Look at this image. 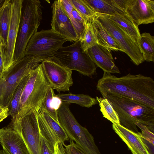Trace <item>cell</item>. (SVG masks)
Segmentation results:
<instances>
[{
  "label": "cell",
  "instance_id": "20",
  "mask_svg": "<svg viewBox=\"0 0 154 154\" xmlns=\"http://www.w3.org/2000/svg\"><path fill=\"white\" fill-rule=\"evenodd\" d=\"M60 1L70 20L79 40H81L85 30L86 21L74 8L70 0H60Z\"/></svg>",
  "mask_w": 154,
  "mask_h": 154
},
{
  "label": "cell",
  "instance_id": "37",
  "mask_svg": "<svg viewBox=\"0 0 154 154\" xmlns=\"http://www.w3.org/2000/svg\"><path fill=\"white\" fill-rule=\"evenodd\" d=\"M8 108L3 107L0 106V116H8Z\"/></svg>",
  "mask_w": 154,
  "mask_h": 154
},
{
  "label": "cell",
  "instance_id": "18",
  "mask_svg": "<svg viewBox=\"0 0 154 154\" xmlns=\"http://www.w3.org/2000/svg\"><path fill=\"white\" fill-rule=\"evenodd\" d=\"M103 15L117 24L138 45L140 34L138 26L127 14Z\"/></svg>",
  "mask_w": 154,
  "mask_h": 154
},
{
  "label": "cell",
  "instance_id": "12",
  "mask_svg": "<svg viewBox=\"0 0 154 154\" xmlns=\"http://www.w3.org/2000/svg\"><path fill=\"white\" fill-rule=\"evenodd\" d=\"M23 0H11L12 11L4 58V72L14 62V57Z\"/></svg>",
  "mask_w": 154,
  "mask_h": 154
},
{
  "label": "cell",
  "instance_id": "5",
  "mask_svg": "<svg viewBox=\"0 0 154 154\" xmlns=\"http://www.w3.org/2000/svg\"><path fill=\"white\" fill-rule=\"evenodd\" d=\"M42 8L39 0H23L14 61L20 60L25 57L27 45L32 35L37 32L42 19Z\"/></svg>",
  "mask_w": 154,
  "mask_h": 154
},
{
  "label": "cell",
  "instance_id": "39",
  "mask_svg": "<svg viewBox=\"0 0 154 154\" xmlns=\"http://www.w3.org/2000/svg\"><path fill=\"white\" fill-rule=\"evenodd\" d=\"M0 154H8L3 149L0 150Z\"/></svg>",
  "mask_w": 154,
  "mask_h": 154
},
{
  "label": "cell",
  "instance_id": "24",
  "mask_svg": "<svg viewBox=\"0 0 154 154\" xmlns=\"http://www.w3.org/2000/svg\"><path fill=\"white\" fill-rule=\"evenodd\" d=\"M54 90L51 87L49 88L41 108L46 111L52 118L59 122L57 111L63 103L55 94Z\"/></svg>",
  "mask_w": 154,
  "mask_h": 154
},
{
  "label": "cell",
  "instance_id": "17",
  "mask_svg": "<svg viewBox=\"0 0 154 154\" xmlns=\"http://www.w3.org/2000/svg\"><path fill=\"white\" fill-rule=\"evenodd\" d=\"M115 132L126 143L132 154H149L140 133H136L120 124L112 123Z\"/></svg>",
  "mask_w": 154,
  "mask_h": 154
},
{
  "label": "cell",
  "instance_id": "7",
  "mask_svg": "<svg viewBox=\"0 0 154 154\" xmlns=\"http://www.w3.org/2000/svg\"><path fill=\"white\" fill-rule=\"evenodd\" d=\"M54 57L63 66L85 76L91 77L96 72V65L87 51H83L79 40L69 46H63L56 52Z\"/></svg>",
  "mask_w": 154,
  "mask_h": 154
},
{
  "label": "cell",
  "instance_id": "32",
  "mask_svg": "<svg viewBox=\"0 0 154 154\" xmlns=\"http://www.w3.org/2000/svg\"><path fill=\"white\" fill-rule=\"evenodd\" d=\"M135 124L141 130L140 135L141 137L154 145V133L145 125L139 122H136Z\"/></svg>",
  "mask_w": 154,
  "mask_h": 154
},
{
  "label": "cell",
  "instance_id": "15",
  "mask_svg": "<svg viewBox=\"0 0 154 154\" xmlns=\"http://www.w3.org/2000/svg\"><path fill=\"white\" fill-rule=\"evenodd\" d=\"M87 52L91 60L103 72L120 73L114 63L111 51L109 49L97 44L88 49Z\"/></svg>",
  "mask_w": 154,
  "mask_h": 154
},
{
  "label": "cell",
  "instance_id": "9",
  "mask_svg": "<svg viewBox=\"0 0 154 154\" xmlns=\"http://www.w3.org/2000/svg\"><path fill=\"white\" fill-rule=\"evenodd\" d=\"M95 17L135 64L145 61L138 45L117 24L103 14L97 13Z\"/></svg>",
  "mask_w": 154,
  "mask_h": 154
},
{
  "label": "cell",
  "instance_id": "22",
  "mask_svg": "<svg viewBox=\"0 0 154 154\" xmlns=\"http://www.w3.org/2000/svg\"><path fill=\"white\" fill-rule=\"evenodd\" d=\"M56 95L63 103L66 104L75 103L82 107L89 108L98 104L96 98L87 94L59 93Z\"/></svg>",
  "mask_w": 154,
  "mask_h": 154
},
{
  "label": "cell",
  "instance_id": "19",
  "mask_svg": "<svg viewBox=\"0 0 154 154\" xmlns=\"http://www.w3.org/2000/svg\"><path fill=\"white\" fill-rule=\"evenodd\" d=\"M90 19L97 38V44L110 51H122L111 35L95 17Z\"/></svg>",
  "mask_w": 154,
  "mask_h": 154
},
{
  "label": "cell",
  "instance_id": "28",
  "mask_svg": "<svg viewBox=\"0 0 154 154\" xmlns=\"http://www.w3.org/2000/svg\"><path fill=\"white\" fill-rule=\"evenodd\" d=\"M96 98L98 102L103 116L112 123L120 124L118 115L109 102L103 97H96Z\"/></svg>",
  "mask_w": 154,
  "mask_h": 154
},
{
  "label": "cell",
  "instance_id": "23",
  "mask_svg": "<svg viewBox=\"0 0 154 154\" xmlns=\"http://www.w3.org/2000/svg\"><path fill=\"white\" fill-rule=\"evenodd\" d=\"M11 11V0H5L0 8V35L3 40L6 47Z\"/></svg>",
  "mask_w": 154,
  "mask_h": 154
},
{
  "label": "cell",
  "instance_id": "41",
  "mask_svg": "<svg viewBox=\"0 0 154 154\" xmlns=\"http://www.w3.org/2000/svg\"><path fill=\"white\" fill-rule=\"evenodd\" d=\"M2 43H4L5 44L3 39H2V37H1V35H0V44Z\"/></svg>",
  "mask_w": 154,
  "mask_h": 154
},
{
  "label": "cell",
  "instance_id": "33",
  "mask_svg": "<svg viewBox=\"0 0 154 154\" xmlns=\"http://www.w3.org/2000/svg\"><path fill=\"white\" fill-rule=\"evenodd\" d=\"M41 154H54V146L40 134Z\"/></svg>",
  "mask_w": 154,
  "mask_h": 154
},
{
  "label": "cell",
  "instance_id": "8",
  "mask_svg": "<svg viewBox=\"0 0 154 154\" xmlns=\"http://www.w3.org/2000/svg\"><path fill=\"white\" fill-rule=\"evenodd\" d=\"M67 41L66 38L51 29L37 32L29 41L25 56L53 57Z\"/></svg>",
  "mask_w": 154,
  "mask_h": 154
},
{
  "label": "cell",
  "instance_id": "38",
  "mask_svg": "<svg viewBox=\"0 0 154 154\" xmlns=\"http://www.w3.org/2000/svg\"><path fill=\"white\" fill-rule=\"evenodd\" d=\"M8 116H0V123L2 121L5 119Z\"/></svg>",
  "mask_w": 154,
  "mask_h": 154
},
{
  "label": "cell",
  "instance_id": "11",
  "mask_svg": "<svg viewBox=\"0 0 154 154\" xmlns=\"http://www.w3.org/2000/svg\"><path fill=\"white\" fill-rule=\"evenodd\" d=\"M41 63L44 75L51 88L59 93L69 91L73 84L72 70L59 63L54 56L44 59Z\"/></svg>",
  "mask_w": 154,
  "mask_h": 154
},
{
  "label": "cell",
  "instance_id": "26",
  "mask_svg": "<svg viewBox=\"0 0 154 154\" xmlns=\"http://www.w3.org/2000/svg\"><path fill=\"white\" fill-rule=\"evenodd\" d=\"M39 111L50 128L54 133L60 142L64 145V142L69 140V138L59 122L54 119L43 109L40 108Z\"/></svg>",
  "mask_w": 154,
  "mask_h": 154
},
{
  "label": "cell",
  "instance_id": "6",
  "mask_svg": "<svg viewBox=\"0 0 154 154\" xmlns=\"http://www.w3.org/2000/svg\"><path fill=\"white\" fill-rule=\"evenodd\" d=\"M57 113L59 122L70 141L86 154H101L93 137L78 123L68 104L62 103Z\"/></svg>",
  "mask_w": 154,
  "mask_h": 154
},
{
  "label": "cell",
  "instance_id": "31",
  "mask_svg": "<svg viewBox=\"0 0 154 154\" xmlns=\"http://www.w3.org/2000/svg\"><path fill=\"white\" fill-rule=\"evenodd\" d=\"M74 8L85 21L94 17L97 13L93 11L84 0H70Z\"/></svg>",
  "mask_w": 154,
  "mask_h": 154
},
{
  "label": "cell",
  "instance_id": "34",
  "mask_svg": "<svg viewBox=\"0 0 154 154\" xmlns=\"http://www.w3.org/2000/svg\"><path fill=\"white\" fill-rule=\"evenodd\" d=\"M66 154H86L81 150L72 141L67 145H64Z\"/></svg>",
  "mask_w": 154,
  "mask_h": 154
},
{
  "label": "cell",
  "instance_id": "35",
  "mask_svg": "<svg viewBox=\"0 0 154 154\" xmlns=\"http://www.w3.org/2000/svg\"><path fill=\"white\" fill-rule=\"evenodd\" d=\"M6 45L4 43L0 44V77L4 72V58Z\"/></svg>",
  "mask_w": 154,
  "mask_h": 154
},
{
  "label": "cell",
  "instance_id": "4",
  "mask_svg": "<svg viewBox=\"0 0 154 154\" xmlns=\"http://www.w3.org/2000/svg\"><path fill=\"white\" fill-rule=\"evenodd\" d=\"M40 56H25L14 61L0 77V106L8 108L14 92L22 80L45 59Z\"/></svg>",
  "mask_w": 154,
  "mask_h": 154
},
{
  "label": "cell",
  "instance_id": "1",
  "mask_svg": "<svg viewBox=\"0 0 154 154\" xmlns=\"http://www.w3.org/2000/svg\"><path fill=\"white\" fill-rule=\"evenodd\" d=\"M96 87L103 97L106 95L123 97L154 109V81L149 77L129 73L118 77L103 72Z\"/></svg>",
  "mask_w": 154,
  "mask_h": 154
},
{
  "label": "cell",
  "instance_id": "13",
  "mask_svg": "<svg viewBox=\"0 0 154 154\" xmlns=\"http://www.w3.org/2000/svg\"><path fill=\"white\" fill-rule=\"evenodd\" d=\"M52 30L66 38L68 41L75 42L78 38L70 20L61 4L60 0L54 1L52 5Z\"/></svg>",
  "mask_w": 154,
  "mask_h": 154
},
{
  "label": "cell",
  "instance_id": "21",
  "mask_svg": "<svg viewBox=\"0 0 154 154\" xmlns=\"http://www.w3.org/2000/svg\"><path fill=\"white\" fill-rule=\"evenodd\" d=\"M90 8L96 13L112 15L127 14L124 11L112 5L109 0H84Z\"/></svg>",
  "mask_w": 154,
  "mask_h": 154
},
{
  "label": "cell",
  "instance_id": "40",
  "mask_svg": "<svg viewBox=\"0 0 154 154\" xmlns=\"http://www.w3.org/2000/svg\"><path fill=\"white\" fill-rule=\"evenodd\" d=\"M5 0H0V8L3 5Z\"/></svg>",
  "mask_w": 154,
  "mask_h": 154
},
{
  "label": "cell",
  "instance_id": "36",
  "mask_svg": "<svg viewBox=\"0 0 154 154\" xmlns=\"http://www.w3.org/2000/svg\"><path fill=\"white\" fill-rule=\"evenodd\" d=\"M63 144L60 142L56 143L54 146V154H66Z\"/></svg>",
  "mask_w": 154,
  "mask_h": 154
},
{
  "label": "cell",
  "instance_id": "25",
  "mask_svg": "<svg viewBox=\"0 0 154 154\" xmlns=\"http://www.w3.org/2000/svg\"><path fill=\"white\" fill-rule=\"evenodd\" d=\"M138 44L144 61L153 62L154 37L148 32L141 34Z\"/></svg>",
  "mask_w": 154,
  "mask_h": 154
},
{
  "label": "cell",
  "instance_id": "16",
  "mask_svg": "<svg viewBox=\"0 0 154 154\" xmlns=\"http://www.w3.org/2000/svg\"><path fill=\"white\" fill-rule=\"evenodd\" d=\"M0 143L8 154H29L22 138L11 127L0 129Z\"/></svg>",
  "mask_w": 154,
  "mask_h": 154
},
{
  "label": "cell",
  "instance_id": "14",
  "mask_svg": "<svg viewBox=\"0 0 154 154\" xmlns=\"http://www.w3.org/2000/svg\"><path fill=\"white\" fill-rule=\"evenodd\" d=\"M126 12L138 26L154 22V1L128 0Z\"/></svg>",
  "mask_w": 154,
  "mask_h": 154
},
{
  "label": "cell",
  "instance_id": "29",
  "mask_svg": "<svg viewBox=\"0 0 154 154\" xmlns=\"http://www.w3.org/2000/svg\"><path fill=\"white\" fill-rule=\"evenodd\" d=\"M81 48L83 52L97 44L92 25L90 19L86 21L85 29L83 36L80 40Z\"/></svg>",
  "mask_w": 154,
  "mask_h": 154
},
{
  "label": "cell",
  "instance_id": "2",
  "mask_svg": "<svg viewBox=\"0 0 154 154\" xmlns=\"http://www.w3.org/2000/svg\"><path fill=\"white\" fill-rule=\"evenodd\" d=\"M117 114L120 124L136 133H139L135 123L146 125L153 133L154 109L135 100L119 96L105 95Z\"/></svg>",
  "mask_w": 154,
  "mask_h": 154
},
{
  "label": "cell",
  "instance_id": "3",
  "mask_svg": "<svg viewBox=\"0 0 154 154\" xmlns=\"http://www.w3.org/2000/svg\"><path fill=\"white\" fill-rule=\"evenodd\" d=\"M50 87L40 63L31 72L24 87L20 98L17 119L20 120L33 111L38 112Z\"/></svg>",
  "mask_w": 154,
  "mask_h": 154
},
{
  "label": "cell",
  "instance_id": "30",
  "mask_svg": "<svg viewBox=\"0 0 154 154\" xmlns=\"http://www.w3.org/2000/svg\"><path fill=\"white\" fill-rule=\"evenodd\" d=\"M38 120L40 133L41 135L54 146L56 143L60 142L48 126L39 111L38 112Z\"/></svg>",
  "mask_w": 154,
  "mask_h": 154
},
{
  "label": "cell",
  "instance_id": "27",
  "mask_svg": "<svg viewBox=\"0 0 154 154\" xmlns=\"http://www.w3.org/2000/svg\"><path fill=\"white\" fill-rule=\"evenodd\" d=\"M30 73L22 80L17 87L8 107V116H10L12 119L17 117L21 95L24 87L29 78Z\"/></svg>",
  "mask_w": 154,
  "mask_h": 154
},
{
  "label": "cell",
  "instance_id": "10",
  "mask_svg": "<svg viewBox=\"0 0 154 154\" xmlns=\"http://www.w3.org/2000/svg\"><path fill=\"white\" fill-rule=\"evenodd\" d=\"M38 112L33 111L19 120L12 119L10 124L23 140L29 154H41Z\"/></svg>",
  "mask_w": 154,
  "mask_h": 154
}]
</instances>
